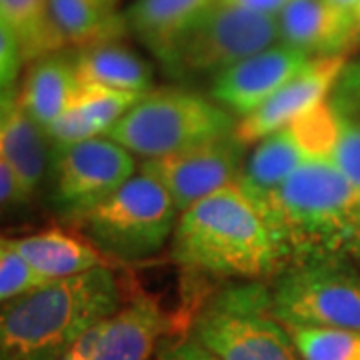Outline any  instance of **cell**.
<instances>
[{
	"label": "cell",
	"mask_w": 360,
	"mask_h": 360,
	"mask_svg": "<svg viewBox=\"0 0 360 360\" xmlns=\"http://www.w3.org/2000/svg\"><path fill=\"white\" fill-rule=\"evenodd\" d=\"M257 208L272 232L284 269L352 257L360 232V193L333 155L310 158Z\"/></svg>",
	"instance_id": "obj_1"
},
{
	"label": "cell",
	"mask_w": 360,
	"mask_h": 360,
	"mask_svg": "<svg viewBox=\"0 0 360 360\" xmlns=\"http://www.w3.org/2000/svg\"><path fill=\"white\" fill-rule=\"evenodd\" d=\"M170 257L184 270L212 278L264 281L284 269L266 220L238 184L180 212Z\"/></svg>",
	"instance_id": "obj_2"
},
{
	"label": "cell",
	"mask_w": 360,
	"mask_h": 360,
	"mask_svg": "<svg viewBox=\"0 0 360 360\" xmlns=\"http://www.w3.org/2000/svg\"><path fill=\"white\" fill-rule=\"evenodd\" d=\"M110 266L58 278L2 304L0 360H58L122 307Z\"/></svg>",
	"instance_id": "obj_3"
},
{
	"label": "cell",
	"mask_w": 360,
	"mask_h": 360,
	"mask_svg": "<svg viewBox=\"0 0 360 360\" xmlns=\"http://www.w3.org/2000/svg\"><path fill=\"white\" fill-rule=\"evenodd\" d=\"M191 336L220 360H302L292 336L270 310L269 286L234 284L208 298Z\"/></svg>",
	"instance_id": "obj_4"
},
{
	"label": "cell",
	"mask_w": 360,
	"mask_h": 360,
	"mask_svg": "<svg viewBox=\"0 0 360 360\" xmlns=\"http://www.w3.org/2000/svg\"><path fill=\"white\" fill-rule=\"evenodd\" d=\"M179 208L162 182L139 168L112 196L78 220L104 257L139 262L156 257L179 220Z\"/></svg>",
	"instance_id": "obj_5"
},
{
	"label": "cell",
	"mask_w": 360,
	"mask_h": 360,
	"mask_svg": "<svg viewBox=\"0 0 360 360\" xmlns=\"http://www.w3.org/2000/svg\"><path fill=\"white\" fill-rule=\"evenodd\" d=\"M236 130L232 115L214 101L188 90H150L108 130V139L150 160Z\"/></svg>",
	"instance_id": "obj_6"
},
{
	"label": "cell",
	"mask_w": 360,
	"mask_h": 360,
	"mask_svg": "<svg viewBox=\"0 0 360 360\" xmlns=\"http://www.w3.org/2000/svg\"><path fill=\"white\" fill-rule=\"evenodd\" d=\"M270 310L290 326L360 330V272L348 258L286 266L269 284Z\"/></svg>",
	"instance_id": "obj_7"
},
{
	"label": "cell",
	"mask_w": 360,
	"mask_h": 360,
	"mask_svg": "<svg viewBox=\"0 0 360 360\" xmlns=\"http://www.w3.org/2000/svg\"><path fill=\"white\" fill-rule=\"evenodd\" d=\"M278 42V16L219 0L172 46L162 66L172 77L219 75L234 63Z\"/></svg>",
	"instance_id": "obj_8"
},
{
	"label": "cell",
	"mask_w": 360,
	"mask_h": 360,
	"mask_svg": "<svg viewBox=\"0 0 360 360\" xmlns=\"http://www.w3.org/2000/svg\"><path fill=\"white\" fill-rule=\"evenodd\" d=\"M52 194L56 210L80 220L139 172L134 155L108 136L54 146Z\"/></svg>",
	"instance_id": "obj_9"
},
{
	"label": "cell",
	"mask_w": 360,
	"mask_h": 360,
	"mask_svg": "<svg viewBox=\"0 0 360 360\" xmlns=\"http://www.w3.org/2000/svg\"><path fill=\"white\" fill-rule=\"evenodd\" d=\"M333 148L335 127L324 103L258 141L255 153L246 158L236 184L248 200L258 206L304 162L316 156L333 155Z\"/></svg>",
	"instance_id": "obj_10"
},
{
	"label": "cell",
	"mask_w": 360,
	"mask_h": 360,
	"mask_svg": "<svg viewBox=\"0 0 360 360\" xmlns=\"http://www.w3.org/2000/svg\"><path fill=\"white\" fill-rule=\"evenodd\" d=\"M245 142L229 132L174 155L142 160L141 170L162 182L179 212L236 184L245 168Z\"/></svg>",
	"instance_id": "obj_11"
},
{
	"label": "cell",
	"mask_w": 360,
	"mask_h": 360,
	"mask_svg": "<svg viewBox=\"0 0 360 360\" xmlns=\"http://www.w3.org/2000/svg\"><path fill=\"white\" fill-rule=\"evenodd\" d=\"M309 54L276 42L214 75L210 98L229 112L245 118L309 65Z\"/></svg>",
	"instance_id": "obj_12"
},
{
	"label": "cell",
	"mask_w": 360,
	"mask_h": 360,
	"mask_svg": "<svg viewBox=\"0 0 360 360\" xmlns=\"http://www.w3.org/2000/svg\"><path fill=\"white\" fill-rule=\"evenodd\" d=\"M348 63V56L312 58L283 89L276 90L266 103L236 122V136L245 144L262 141L274 130L298 120L316 106L326 103L330 89Z\"/></svg>",
	"instance_id": "obj_13"
},
{
	"label": "cell",
	"mask_w": 360,
	"mask_h": 360,
	"mask_svg": "<svg viewBox=\"0 0 360 360\" xmlns=\"http://www.w3.org/2000/svg\"><path fill=\"white\" fill-rule=\"evenodd\" d=\"M278 40L310 58L348 56L360 42L359 18L330 0H290L278 14Z\"/></svg>",
	"instance_id": "obj_14"
},
{
	"label": "cell",
	"mask_w": 360,
	"mask_h": 360,
	"mask_svg": "<svg viewBox=\"0 0 360 360\" xmlns=\"http://www.w3.org/2000/svg\"><path fill=\"white\" fill-rule=\"evenodd\" d=\"M170 316L153 296H132L104 322L92 360H148L170 333Z\"/></svg>",
	"instance_id": "obj_15"
},
{
	"label": "cell",
	"mask_w": 360,
	"mask_h": 360,
	"mask_svg": "<svg viewBox=\"0 0 360 360\" xmlns=\"http://www.w3.org/2000/svg\"><path fill=\"white\" fill-rule=\"evenodd\" d=\"M49 132L18 103V90H2L0 106V156L6 158L32 198L52 160Z\"/></svg>",
	"instance_id": "obj_16"
},
{
	"label": "cell",
	"mask_w": 360,
	"mask_h": 360,
	"mask_svg": "<svg viewBox=\"0 0 360 360\" xmlns=\"http://www.w3.org/2000/svg\"><path fill=\"white\" fill-rule=\"evenodd\" d=\"M11 243L40 274L51 281L108 266L110 262V258L104 257L89 236H78L58 226L20 238H11Z\"/></svg>",
	"instance_id": "obj_17"
},
{
	"label": "cell",
	"mask_w": 360,
	"mask_h": 360,
	"mask_svg": "<svg viewBox=\"0 0 360 360\" xmlns=\"http://www.w3.org/2000/svg\"><path fill=\"white\" fill-rule=\"evenodd\" d=\"M77 92L75 56L52 52L32 63L18 90V103L40 127L49 129L72 106Z\"/></svg>",
	"instance_id": "obj_18"
},
{
	"label": "cell",
	"mask_w": 360,
	"mask_h": 360,
	"mask_svg": "<svg viewBox=\"0 0 360 360\" xmlns=\"http://www.w3.org/2000/svg\"><path fill=\"white\" fill-rule=\"evenodd\" d=\"M219 0H134L124 20L129 30L162 63L176 40Z\"/></svg>",
	"instance_id": "obj_19"
},
{
	"label": "cell",
	"mask_w": 360,
	"mask_h": 360,
	"mask_svg": "<svg viewBox=\"0 0 360 360\" xmlns=\"http://www.w3.org/2000/svg\"><path fill=\"white\" fill-rule=\"evenodd\" d=\"M326 106L335 127L333 158L360 193V58L340 70Z\"/></svg>",
	"instance_id": "obj_20"
},
{
	"label": "cell",
	"mask_w": 360,
	"mask_h": 360,
	"mask_svg": "<svg viewBox=\"0 0 360 360\" xmlns=\"http://www.w3.org/2000/svg\"><path fill=\"white\" fill-rule=\"evenodd\" d=\"M75 68L78 84L129 92H150V66L139 54L118 44L116 40L77 51Z\"/></svg>",
	"instance_id": "obj_21"
},
{
	"label": "cell",
	"mask_w": 360,
	"mask_h": 360,
	"mask_svg": "<svg viewBox=\"0 0 360 360\" xmlns=\"http://www.w3.org/2000/svg\"><path fill=\"white\" fill-rule=\"evenodd\" d=\"M52 22L65 49H86L118 40L129 30L124 14L104 6L101 0H49Z\"/></svg>",
	"instance_id": "obj_22"
},
{
	"label": "cell",
	"mask_w": 360,
	"mask_h": 360,
	"mask_svg": "<svg viewBox=\"0 0 360 360\" xmlns=\"http://www.w3.org/2000/svg\"><path fill=\"white\" fill-rule=\"evenodd\" d=\"M0 25L14 32L25 63L65 51L52 22L49 0H0Z\"/></svg>",
	"instance_id": "obj_23"
},
{
	"label": "cell",
	"mask_w": 360,
	"mask_h": 360,
	"mask_svg": "<svg viewBox=\"0 0 360 360\" xmlns=\"http://www.w3.org/2000/svg\"><path fill=\"white\" fill-rule=\"evenodd\" d=\"M302 360H360V330L328 326H290Z\"/></svg>",
	"instance_id": "obj_24"
},
{
	"label": "cell",
	"mask_w": 360,
	"mask_h": 360,
	"mask_svg": "<svg viewBox=\"0 0 360 360\" xmlns=\"http://www.w3.org/2000/svg\"><path fill=\"white\" fill-rule=\"evenodd\" d=\"M144 96L146 92H129V90L78 84L77 98L72 104L89 116L104 134H108V130L112 129L132 106L141 103Z\"/></svg>",
	"instance_id": "obj_25"
},
{
	"label": "cell",
	"mask_w": 360,
	"mask_h": 360,
	"mask_svg": "<svg viewBox=\"0 0 360 360\" xmlns=\"http://www.w3.org/2000/svg\"><path fill=\"white\" fill-rule=\"evenodd\" d=\"M52 283L44 274L34 269L25 255L11 243L8 236L0 243V300L11 302L18 296H25L44 284Z\"/></svg>",
	"instance_id": "obj_26"
},
{
	"label": "cell",
	"mask_w": 360,
	"mask_h": 360,
	"mask_svg": "<svg viewBox=\"0 0 360 360\" xmlns=\"http://www.w3.org/2000/svg\"><path fill=\"white\" fill-rule=\"evenodd\" d=\"M52 146H68L77 142L90 141L96 136H104V132L82 110L72 104L65 115L58 116L46 129Z\"/></svg>",
	"instance_id": "obj_27"
},
{
	"label": "cell",
	"mask_w": 360,
	"mask_h": 360,
	"mask_svg": "<svg viewBox=\"0 0 360 360\" xmlns=\"http://www.w3.org/2000/svg\"><path fill=\"white\" fill-rule=\"evenodd\" d=\"M25 65L20 44L6 25H0V84L2 90L14 89L20 66Z\"/></svg>",
	"instance_id": "obj_28"
},
{
	"label": "cell",
	"mask_w": 360,
	"mask_h": 360,
	"mask_svg": "<svg viewBox=\"0 0 360 360\" xmlns=\"http://www.w3.org/2000/svg\"><path fill=\"white\" fill-rule=\"evenodd\" d=\"M158 360H220L217 354H212L196 338H176V340H162L156 350Z\"/></svg>",
	"instance_id": "obj_29"
},
{
	"label": "cell",
	"mask_w": 360,
	"mask_h": 360,
	"mask_svg": "<svg viewBox=\"0 0 360 360\" xmlns=\"http://www.w3.org/2000/svg\"><path fill=\"white\" fill-rule=\"evenodd\" d=\"M0 200H2V205L8 206V208L25 205V202L30 200L18 172L2 156H0Z\"/></svg>",
	"instance_id": "obj_30"
},
{
	"label": "cell",
	"mask_w": 360,
	"mask_h": 360,
	"mask_svg": "<svg viewBox=\"0 0 360 360\" xmlns=\"http://www.w3.org/2000/svg\"><path fill=\"white\" fill-rule=\"evenodd\" d=\"M104 322L96 324V326H92L89 333H84V335L80 336L77 342L72 345V348L66 352L65 356L58 360H92L94 359L96 348H98V342H101V336H103Z\"/></svg>",
	"instance_id": "obj_31"
},
{
	"label": "cell",
	"mask_w": 360,
	"mask_h": 360,
	"mask_svg": "<svg viewBox=\"0 0 360 360\" xmlns=\"http://www.w3.org/2000/svg\"><path fill=\"white\" fill-rule=\"evenodd\" d=\"M222 2L234 4V6H240V8L252 11V13L278 16L290 0H222Z\"/></svg>",
	"instance_id": "obj_32"
},
{
	"label": "cell",
	"mask_w": 360,
	"mask_h": 360,
	"mask_svg": "<svg viewBox=\"0 0 360 360\" xmlns=\"http://www.w3.org/2000/svg\"><path fill=\"white\" fill-rule=\"evenodd\" d=\"M330 2H335L336 6H340V8H345L348 13H354L360 8V0H330Z\"/></svg>",
	"instance_id": "obj_33"
},
{
	"label": "cell",
	"mask_w": 360,
	"mask_h": 360,
	"mask_svg": "<svg viewBox=\"0 0 360 360\" xmlns=\"http://www.w3.org/2000/svg\"><path fill=\"white\" fill-rule=\"evenodd\" d=\"M352 258L356 260L360 264V232L359 236H356V243H354V248H352Z\"/></svg>",
	"instance_id": "obj_34"
},
{
	"label": "cell",
	"mask_w": 360,
	"mask_h": 360,
	"mask_svg": "<svg viewBox=\"0 0 360 360\" xmlns=\"http://www.w3.org/2000/svg\"><path fill=\"white\" fill-rule=\"evenodd\" d=\"M101 2H103L104 6H108V8L116 11V2H118V0H101Z\"/></svg>",
	"instance_id": "obj_35"
},
{
	"label": "cell",
	"mask_w": 360,
	"mask_h": 360,
	"mask_svg": "<svg viewBox=\"0 0 360 360\" xmlns=\"http://www.w3.org/2000/svg\"><path fill=\"white\" fill-rule=\"evenodd\" d=\"M356 18H359V26H360V8L356 11Z\"/></svg>",
	"instance_id": "obj_36"
}]
</instances>
